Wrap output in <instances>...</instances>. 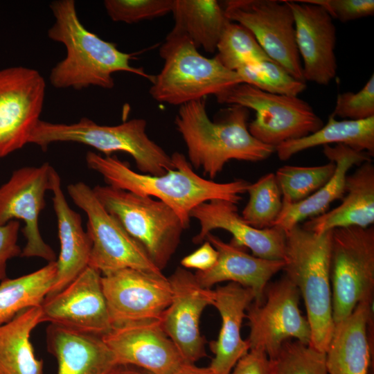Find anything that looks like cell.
I'll use <instances>...</instances> for the list:
<instances>
[{"instance_id": "3957f363", "label": "cell", "mask_w": 374, "mask_h": 374, "mask_svg": "<svg viewBox=\"0 0 374 374\" xmlns=\"http://www.w3.org/2000/svg\"><path fill=\"white\" fill-rule=\"evenodd\" d=\"M248 118L249 109L238 105L222 110L214 121L208 116L204 98L181 105L175 124L193 168L213 179L231 160L256 162L269 157L274 148L250 134Z\"/></svg>"}, {"instance_id": "d4e9b609", "label": "cell", "mask_w": 374, "mask_h": 374, "mask_svg": "<svg viewBox=\"0 0 374 374\" xmlns=\"http://www.w3.org/2000/svg\"><path fill=\"white\" fill-rule=\"evenodd\" d=\"M323 151L326 158L335 163L333 175L325 185L303 200L296 203L283 201L281 211L272 227L286 231L303 220L326 212L332 202L344 197L348 170L355 164L371 160L368 154L341 144L335 147L323 145Z\"/></svg>"}, {"instance_id": "d6986e66", "label": "cell", "mask_w": 374, "mask_h": 374, "mask_svg": "<svg viewBox=\"0 0 374 374\" xmlns=\"http://www.w3.org/2000/svg\"><path fill=\"white\" fill-rule=\"evenodd\" d=\"M287 2L294 17L295 40L303 62L304 81L328 85L337 71L332 18L319 6L301 1Z\"/></svg>"}, {"instance_id": "8d00e7d4", "label": "cell", "mask_w": 374, "mask_h": 374, "mask_svg": "<svg viewBox=\"0 0 374 374\" xmlns=\"http://www.w3.org/2000/svg\"><path fill=\"white\" fill-rule=\"evenodd\" d=\"M173 0H105V8L116 22L137 23L171 12Z\"/></svg>"}, {"instance_id": "f546056e", "label": "cell", "mask_w": 374, "mask_h": 374, "mask_svg": "<svg viewBox=\"0 0 374 374\" xmlns=\"http://www.w3.org/2000/svg\"><path fill=\"white\" fill-rule=\"evenodd\" d=\"M171 13L175 24L171 31L186 36L197 48L213 53L231 21L216 0H173Z\"/></svg>"}, {"instance_id": "cb8c5ba5", "label": "cell", "mask_w": 374, "mask_h": 374, "mask_svg": "<svg viewBox=\"0 0 374 374\" xmlns=\"http://www.w3.org/2000/svg\"><path fill=\"white\" fill-rule=\"evenodd\" d=\"M46 341L57 374H109L118 365L101 337L49 324Z\"/></svg>"}, {"instance_id": "9a60e30c", "label": "cell", "mask_w": 374, "mask_h": 374, "mask_svg": "<svg viewBox=\"0 0 374 374\" xmlns=\"http://www.w3.org/2000/svg\"><path fill=\"white\" fill-rule=\"evenodd\" d=\"M101 283L113 327L161 320L172 299L162 273L125 268L103 275Z\"/></svg>"}, {"instance_id": "f1b7e54d", "label": "cell", "mask_w": 374, "mask_h": 374, "mask_svg": "<svg viewBox=\"0 0 374 374\" xmlns=\"http://www.w3.org/2000/svg\"><path fill=\"white\" fill-rule=\"evenodd\" d=\"M346 145L371 157L374 154V116L364 120H337L330 115L326 125L305 136L287 141L275 148L278 158L286 161L293 155L319 145Z\"/></svg>"}, {"instance_id": "2e32d148", "label": "cell", "mask_w": 374, "mask_h": 374, "mask_svg": "<svg viewBox=\"0 0 374 374\" xmlns=\"http://www.w3.org/2000/svg\"><path fill=\"white\" fill-rule=\"evenodd\" d=\"M101 274L88 266L40 305L42 322L99 337L113 328L103 290Z\"/></svg>"}, {"instance_id": "4fadbf2b", "label": "cell", "mask_w": 374, "mask_h": 374, "mask_svg": "<svg viewBox=\"0 0 374 374\" xmlns=\"http://www.w3.org/2000/svg\"><path fill=\"white\" fill-rule=\"evenodd\" d=\"M55 170L44 163L13 171L9 180L0 187V224L21 220L26 243L21 257H37L48 262L56 261L53 249L43 240L39 229V215L45 206L44 196L51 190Z\"/></svg>"}, {"instance_id": "5bb4252c", "label": "cell", "mask_w": 374, "mask_h": 374, "mask_svg": "<svg viewBox=\"0 0 374 374\" xmlns=\"http://www.w3.org/2000/svg\"><path fill=\"white\" fill-rule=\"evenodd\" d=\"M46 83L23 66L0 70V158L28 143L42 111Z\"/></svg>"}, {"instance_id": "603a6c76", "label": "cell", "mask_w": 374, "mask_h": 374, "mask_svg": "<svg viewBox=\"0 0 374 374\" xmlns=\"http://www.w3.org/2000/svg\"><path fill=\"white\" fill-rule=\"evenodd\" d=\"M51 190L57 217L60 251L56 260L55 281L46 296L62 290L88 267L91 249V242L83 229L81 217L69 206L56 171L53 174Z\"/></svg>"}, {"instance_id": "44dd1931", "label": "cell", "mask_w": 374, "mask_h": 374, "mask_svg": "<svg viewBox=\"0 0 374 374\" xmlns=\"http://www.w3.org/2000/svg\"><path fill=\"white\" fill-rule=\"evenodd\" d=\"M205 240L217 251L218 258L210 269L196 271L195 276L198 283L208 289L220 282L235 283L253 292L254 302H262L269 280L283 269L284 260L263 259L249 255L211 233L206 235Z\"/></svg>"}, {"instance_id": "7c38bea8", "label": "cell", "mask_w": 374, "mask_h": 374, "mask_svg": "<svg viewBox=\"0 0 374 374\" xmlns=\"http://www.w3.org/2000/svg\"><path fill=\"white\" fill-rule=\"evenodd\" d=\"M222 6L226 17L249 29L271 60L305 82L287 1L227 0Z\"/></svg>"}, {"instance_id": "52a82bcc", "label": "cell", "mask_w": 374, "mask_h": 374, "mask_svg": "<svg viewBox=\"0 0 374 374\" xmlns=\"http://www.w3.org/2000/svg\"><path fill=\"white\" fill-rule=\"evenodd\" d=\"M93 190L106 211L162 271L175 253L185 229L174 211L153 197L108 185H97Z\"/></svg>"}, {"instance_id": "ffe728a7", "label": "cell", "mask_w": 374, "mask_h": 374, "mask_svg": "<svg viewBox=\"0 0 374 374\" xmlns=\"http://www.w3.org/2000/svg\"><path fill=\"white\" fill-rule=\"evenodd\" d=\"M200 225L199 232L193 238L195 244L203 242L214 229H223L232 235L231 244L247 247L252 255L268 260H283L285 232L276 227L257 229L247 224L238 213L235 204L213 199L195 207L190 213Z\"/></svg>"}, {"instance_id": "6da1fadb", "label": "cell", "mask_w": 374, "mask_h": 374, "mask_svg": "<svg viewBox=\"0 0 374 374\" xmlns=\"http://www.w3.org/2000/svg\"><path fill=\"white\" fill-rule=\"evenodd\" d=\"M171 158L175 168L161 175L136 172L116 156L88 152L85 160L88 168L99 173L107 185L155 197L167 204L179 217L185 229L189 226L190 213L195 207L213 199L237 204L250 184L241 179L226 183L206 179L195 172L183 154L175 152Z\"/></svg>"}, {"instance_id": "ee69618b", "label": "cell", "mask_w": 374, "mask_h": 374, "mask_svg": "<svg viewBox=\"0 0 374 374\" xmlns=\"http://www.w3.org/2000/svg\"><path fill=\"white\" fill-rule=\"evenodd\" d=\"M109 374H151L141 368L137 369L132 366L117 365Z\"/></svg>"}, {"instance_id": "7a4b0ae2", "label": "cell", "mask_w": 374, "mask_h": 374, "mask_svg": "<svg viewBox=\"0 0 374 374\" xmlns=\"http://www.w3.org/2000/svg\"><path fill=\"white\" fill-rule=\"evenodd\" d=\"M50 8L55 20L48 37L62 43L66 50V57L51 71L52 86L77 90L91 86L112 89L114 87L112 75L118 71L132 73L152 82L153 75L130 64L134 54L121 51L114 43L101 39L84 26L73 0L54 1Z\"/></svg>"}, {"instance_id": "ba28073f", "label": "cell", "mask_w": 374, "mask_h": 374, "mask_svg": "<svg viewBox=\"0 0 374 374\" xmlns=\"http://www.w3.org/2000/svg\"><path fill=\"white\" fill-rule=\"evenodd\" d=\"M215 97L219 103L253 109L256 116L248 125L250 134L274 149L283 142L314 133L323 125L310 105L298 96L271 93L239 83Z\"/></svg>"}, {"instance_id": "60d3db41", "label": "cell", "mask_w": 374, "mask_h": 374, "mask_svg": "<svg viewBox=\"0 0 374 374\" xmlns=\"http://www.w3.org/2000/svg\"><path fill=\"white\" fill-rule=\"evenodd\" d=\"M229 374H275L274 361L260 350H249Z\"/></svg>"}, {"instance_id": "5b68a950", "label": "cell", "mask_w": 374, "mask_h": 374, "mask_svg": "<svg viewBox=\"0 0 374 374\" xmlns=\"http://www.w3.org/2000/svg\"><path fill=\"white\" fill-rule=\"evenodd\" d=\"M143 118L125 121L116 125H100L88 118L74 123H53L40 120L28 143L45 150L55 142H74L91 146L105 156L123 152L134 160L141 173L161 175L175 166L167 152L146 134Z\"/></svg>"}, {"instance_id": "8992f818", "label": "cell", "mask_w": 374, "mask_h": 374, "mask_svg": "<svg viewBox=\"0 0 374 374\" xmlns=\"http://www.w3.org/2000/svg\"><path fill=\"white\" fill-rule=\"evenodd\" d=\"M163 60L161 71L153 76L150 94L155 100L182 105L222 92L242 83L239 75L225 68L215 56L198 51L185 35L170 31L159 48Z\"/></svg>"}, {"instance_id": "b9f144b4", "label": "cell", "mask_w": 374, "mask_h": 374, "mask_svg": "<svg viewBox=\"0 0 374 374\" xmlns=\"http://www.w3.org/2000/svg\"><path fill=\"white\" fill-rule=\"evenodd\" d=\"M217 258V251L206 240L197 249L184 257L181 260V265L186 269L204 271L213 267Z\"/></svg>"}, {"instance_id": "4dcf8cb0", "label": "cell", "mask_w": 374, "mask_h": 374, "mask_svg": "<svg viewBox=\"0 0 374 374\" xmlns=\"http://www.w3.org/2000/svg\"><path fill=\"white\" fill-rule=\"evenodd\" d=\"M57 272L56 261L28 274L0 283V325L21 311L39 306L49 293Z\"/></svg>"}, {"instance_id": "e0dca14e", "label": "cell", "mask_w": 374, "mask_h": 374, "mask_svg": "<svg viewBox=\"0 0 374 374\" xmlns=\"http://www.w3.org/2000/svg\"><path fill=\"white\" fill-rule=\"evenodd\" d=\"M168 280L172 299L162 314L161 324L184 362L193 364L206 355L199 321L204 310L213 304L214 290L202 287L195 274L181 267Z\"/></svg>"}, {"instance_id": "d590c367", "label": "cell", "mask_w": 374, "mask_h": 374, "mask_svg": "<svg viewBox=\"0 0 374 374\" xmlns=\"http://www.w3.org/2000/svg\"><path fill=\"white\" fill-rule=\"evenodd\" d=\"M273 360L275 374H327L326 353L296 340L286 341Z\"/></svg>"}, {"instance_id": "83f0119b", "label": "cell", "mask_w": 374, "mask_h": 374, "mask_svg": "<svg viewBox=\"0 0 374 374\" xmlns=\"http://www.w3.org/2000/svg\"><path fill=\"white\" fill-rule=\"evenodd\" d=\"M42 322L40 305L25 309L0 325V374H44V363L35 354L33 330Z\"/></svg>"}, {"instance_id": "ac0fdd59", "label": "cell", "mask_w": 374, "mask_h": 374, "mask_svg": "<svg viewBox=\"0 0 374 374\" xmlns=\"http://www.w3.org/2000/svg\"><path fill=\"white\" fill-rule=\"evenodd\" d=\"M101 337L118 365L132 366L151 374H171L186 364L160 320L114 326Z\"/></svg>"}, {"instance_id": "277c9868", "label": "cell", "mask_w": 374, "mask_h": 374, "mask_svg": "<svg viewBox=\"0 0 374 374\" xmlns=\"http://www.w3.org/2000/svg\"><path fill=\"white\" fill-rule=\"evenodd\" d=\"M332 231L316 233L298 224L285 231L283 270L304 301L311 330L309 345L323 353L335 328L330 285Z\"/></svg>"}, {"instance_id": "30bf717a", "label": "cell", "mask_w": 374, "mask_h": 374, "mask_svg": "<svg viewBox=\"0 0 374 374\" xmlns=\"http://www.w3.org/2000/svg\"><path fill=\"white\" fill-rule=\"evenodd\" d=\"M67 192L87 216V233L91 242L88 266L102 276L125 268L162 273L142 247L106 211L93 188L78 181L68 185Z\"/></svg>"}, {"instance_id": "836d02e7", "label": "cell", "mask_w": 374, "mask_h": 374, "mask_svg": "<svg viewBox=\"0 0 374 374\" xmlns=\"http://www.w3.org/2000/svg\"><path fill=\"white\" fill-rule=\"evenodd\" d=\"M247 193L249 200L242 212L243 220L257 229L272 227L283 205L275 175L266 174L255 183L250 184Z\"/></svg>"}, {"instance_id": "7402d4cb", "label": "cell", "mask_w": 374, "mask_h": 374, "mask_svg": "<svg viewBox=\"0 0 374 374\" xmlns=\"http://www.w3.org/2000/svg\"><path fill=\"white\" fill-rule=\"evenodd\" d=\"M253 292L235 283L214 290L213 305L222 324L217 339L210 343L214 357L208 366L213 374H229L237 362L249 350L240 330L246 310L254 301Z\"/></svg>"}, {"instance_id": "74e56055", "label": "cell", "mask_w": 374, "mask_h": 374, "mask_svg": "<svg viewBox=\"0 0 374 374\" xmlns=\"http://www.w3.org/2000/svg\"><path fill=\"white\" fill-rule=\"evenodd\" d=\"M331 115L335 118L355 121L373 117L374 75L372 74L359 91H347L338 94Z\"/></svg>"}, {"instance_id": "ab89813d", "label": "cell", "mask_w": 374, "mask_h": 374, "mask_svg": "<svg viewBox=\"0 0 374 374\" xmlns=\"http://www.w3.org/2000/svg\"><path fill=\"white\" fill-rule=\"evenodd\" d=\"M19 227L18 220H11L5 224H0V281L7 278L8 261L21 256V249L17 244Z\"/></svg>"}, {"instance_id": "d6a6232c", "label": "cell", "mask_w": 374, "mask_h": 374, "mask_svg": "<svg viewBox=\"0 0 374 374\" xmlns=\"http://www.w3.org/2000/svg\"><path fill=\"white\" fill-rule=\"evenodd\" d=\"M335 170L332 161L317 166H284L275 174L282 200L296 203L303 200L325 185Z\"/></svg>"}, {"instance_id": "4316f807", "label": "cell", "mask_w": 374, "mask_h": 374, "mask_svg": "<svg viewBox=\"0 0 374 374\" xmlns=\"http://www.w3.org/2000/svg\"><path fill=\"white\" fill-rule=\"evenodd\" d=\"M371 303H359L348 317L335 325L326 351L327 374H368L371 349L367 326Z\"/></svg>"}, {"instance_id": "9c48e42d", "label": "cell", "mask_w": 374, "mask_h": 374, "mask_svg": "<svg viewBox=\"0 0 374 374\" xmlns=\"http://www.w3.org/2000/svg\"><path fill=\"white\" fill-rule=\"evenodd\" d=\"M332 311L335 325L362 302H372L374 289V228L332 231Z\"/></svg>"}, {"instance_id": "484cf974", "label": "cell", "mask_w": 374, "mask_h": 374, "mask_svg": "<svg viewBox=\"0 0 374 374\" xmlns=\"http://www.w3.org/2000/svg\"><path fill=\"white\" fill-rule=\"evenodd\" d=\"M342 202L331 211L308 220L303 226L316 233L338 228H368L374 223V166L366 161L345 181Z\"/></svg>"}, {"instance_id": "8fae6325", "label": "cell", "mask_w": 374, "mask_h": 374, "mask_svg": "<svg viewBox=\"0 0 374 374\" xmlns=\"http://www.w3.org/2000/svg\"><path fill=\"white\" fill-rule=\"evenodd\" d=\"M300 296L297 287L285 276L267 284L263 301H253L246 310L249 350H260L274 359L287 340L310 344L311 330L300 310Z\"/></svg>"}, {"instance_id": "f35d334b", "label": "cell", "mask_w": 374, "mask_h": 374, "mask_svg": "<svg viewBox=\"0 0 374 374\" xmlns=\"http://www.w3.org/2000/svg\"><path fill=\"white\" fill-rule=\"evenodd\" d=\"M322 7L332 18L348 22L373 15V0H299Z\"/></svg>"}, {"instance_id": "e575fe53", "label": "cell", "mask_w": 374, "mask_h": 374, "mask_svg": "<svg viewBox=\"0 0 374 374\" xmlns=\"http://www.w3.org/2000/svg\"><path fill=\"white\" fill-rule=\"evenodd\" d=\"M235 72L242 83L271 93L298 96L306 89L305 82L294 78L272 60L244 66Z\"/></svg>"}, {"instance_id": "7bdbcfd3", "label": "cell", "mask_w": 374, "mask_h": 374, "mask_svg": "<svg viewBox=\"0 0 374 374\" xmlns=\"http://www.w3.org/2000/svg\"><path fill=\"white\" fill-rule=\"evenodd\" d=\"M171 374H213L208 367H198L194 364H184Z\"/></svg>"}, {"instance_id": "1f68e13d", "label": "cell", "mask_w": 374, "mask_h": 374, "mask_svg": "<svg viewBox=\"0 0 374 374\" xmlns=\"http://www.w3.org/2000/svg\"><path fill=\"white\" fill-rule=\"evenodd\" d=\"M216 51V58L225 68L233 71L246 65L271 60L249 29L232 21L226 26Z\"/></svg>"}]
</instances>
